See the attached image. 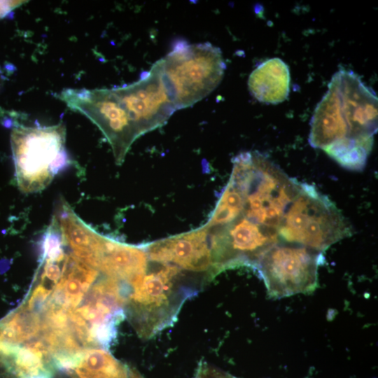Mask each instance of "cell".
<instances>
[{
    "label": "cell",
    "mask_w": 378,
    "mask_h": 378,
    "mask_svg": "<svg viewBox=\"0 0 378 378\" xmlns=\"http://www.w3.org/2000/svg\"><path fill=\"white\" fill-rule=\"evenodd\" d=\"M351 234L349 224L335 205L313 186L301 183L288 206L279 239L322 253Z\"/></svg>",
    "instance_id": "cell-4"
},
{
    "label": "cell",
    "mask_w": 378,
    "mask_h": 378,
    "mask_svg": "<svg viewBox=\"0 0 378 378\" xmlns=\"http://www.w3.org/2000/svg\"><path fill=\"white\" fill-rule=\"evenodd\" d=\"M162 82L176 110L190 107L219 85L226 69L220 49L211 43H176L157 61Z\"/></svg>",
    "instance_id": "cell-3"
},
{
    "label": "cell",
    "mask_w": 378,
    "mask_h": 378,
    "mask_svg": "<svg viewBox=\"0 0 378 378\" xmlns=\"http://www.w3.org/2000/svg\"><path fill=\"white\" fill-rule=\"evenodd\" d=\"M4 83V76L1 69L0 68V89L1 88Z\"/></svg>",
    "instance_id": "cell-17"
},
{
    "label": "cell",
    "mask_w": 378,
    "mask_h": 378,
    "mask_svg": "<svg viewBox=\"0 0 378 378\" xmlns=\"http://www.w3.org/2000/svg\"><path fill=\"white\" fill-rule=\"evenodd\" d=\"M148 260L174 265L182 271L216 276L208 232L205 227L146 246Z\"/></svg>",
    "instance_id": "cell-9"
},
{
    "label": "cell",
    "mask_w": 378,
    "mask_h": 378,
    "mask_svg": "<svg viewBox=\"0 0 378 378\" xmlns=\"http://www.w3.org/2000/svg\"><path fill=\"white\" fill-rule=\"evenodd\" d=\"M98 275L97 270L80 261L72 253L65 254L60 279L48 302L74 311Z\"/></svg>",
    "instance_id": "cell-11"
},
{
    "label": "cell",
    "mask_w": 378,
    "mask_h": 378,
    "mask_svg": "<svg viewBox=\"0 0 378 378\" xmlns=\"http://www.w3.org/2000/svg\"><path fill=\"white\" fill-rule=\"evenodd\" d=\"M148 266L146 246H132L100 236L94 268L128 285L142 276Z\"/></svg>",
    "instance_id": "cell-10"
},
{
    "label": "cell",
    "mask_w": 378,
    "mask_h": 378,
    "mask_svg": "<svg viewBox=\"0 0 378 378\" xmlns=\"http://www.w3.org/2000/svg\"><path fill=\"white\" fill-rule=\"evenodd\" d=\"M377 111L373 90L352 71L341 69L315 108L309 142L342 167L361 170L373 147Z\"/></svg>",
    "instance_id": "cell-1"
},
{
    "label": "cell",
    "mask_w": 378,
    "mask_h": 378,
    "mask_svg": "<svg viewBox=\"0 0 378 378\" xmlns=\"http://www.w3.org/2000/svg\"><path fill=\"white\" fill-rule=\"evenodd\" d=\"M322 253L298 244L278 242L256 264L268 295L281 298L309 293L318 286V269Z\"/></svg>",
    "instance_id": "cell-6"
},
{
    "label": "cell",
    "mask_w": 378,
    "mask_h": 378,
    "mask_svg": "<svg viewBox=\"0 0 378 378\" xmlns=\"http://www.w3.org/2000/svg\"><path fill=\"white\" fill-rule=\"evenodd\" d=\"M127 378H144L139 372L134 368L128 367V377Z\"/></svg>",
    "instance_id": "cell-16"
},
{
    "label": "cell",
    "mask_w": 378,
    "mask_h": 378,
    "mask_svg": "<svg viewBox=\"0 0 378 378\" xmlns=\"http://www.w3.org/2000/svg\"><path fill=\"white\" fill-rule=\"evenodd\" d=\"M288 66L280 58L269 59L259 64L250 74L248 86L258 101L276 104L285 101L290 92Z\"/></svg>",
    "instance_id": "cell-13"
},
{
    "label": "cell",
    "mask_w": 378,
    "mask_h": 378,
    "mask_svg": "<svg viewBox=\"0 0 378 378\" xmlns=\"http://www.w3.org/2000/svg\"><path fill=\"white\" fill-rule=\"evenodd\" d=\"M156 263V262H155ZM158 264L132 283L124 311L139 337L149 339L170 326L184 302L202 285L178 267Z\"/></svg>",
    "instance_id": "cell-2"
},
{
    "label": "cell",
    "mask_w": 378,
    "mask_h": 378,
    "mask_svg": "<svg viewBox=\"0 0 378 378\" xmlns=\"http://www.w3.org/2000/svg\"><path fill=\"white\" fill-rule=\"evenodd\" d=\"M113 90L139 136L164 125L176 110L155 64L139 80Z\"/></svg>",
    "instance_id": "cell-8"
},
{
    "label": "cell",
    "mask_w": 378,
    "mask_h": 378,
    "mask_svg": "<svg viewBox=\"0 0 378 378\" xmlns=\"http://www.w3.org/2000/svg\"><path fill=\"white\" fill-rule=\"evenodd\" d=\"M60 366L57 378L128 377V367L99 347L84 349Z\"/></svg>",
    "instance_id": "cell-12"
},
{
    "label": "cell",
    "mask_w": 378,
    "mask_h": 378,
    "mask_svg": "<svg viewBox=\"0 0 378 378\" xmlns=\"http://www.w3.org/2000/svg\"><path fill=\"white\" fill-rule=\"evenodd\" d=\"M22 2L19 1H0V19L6 17L15 8L19 6Z\"/></svg>",
    "instance_id": "cell-15"
},
{
    "label": "cell",
    "mask_w": 378,
    "mask_h": 378,
    "mask_svg": "<svg viewBox=\"0 0 378 378\" xmlns=\"http://www.w3.org/2000/svg\"><path fill=\"white\" fill-rule=\"evenodd\" d=\"M194 378H235L206 363H201Z\"/></svg>",
    "instance_id": "cell-14"
},
{
    "label": "cell",
    "mask_w": 378,
    "mask_h": 378,
    "mask_svg": "<svg viewBox=\"0 0 378 378\" xmlns=\"http://www.w3.org/2000/svg\"><path fill=\"white\" fill-rule=\"evenodd\" d=\"M65 127H13L10 142L19 188L33 192L46 188L55 174L64 166Z\"/></svg>",
    "instance_id": "cell-5"
},
{
    "label": "cell",
    "mask_w": 378,
    "mask_h": 378,
    "mask_svg": "<svg viewBox=\"0 0 378 378\" xmlns=\"http://www.w3.org/2000/svg\"><path fill=\"white\" fill-rule=\"evenodd\" d=\"M31 378H52V377L46 375V374H40V375L32 377Z\"/></svg>",
    "instance_id": "cell-18"
},
{
    "label": "cell",
    "mask_w": 378,
    "mask_h": 378,
    "mask_svg": "<svg viewBox=\"0 0 378 378\" xmlns=\"http://www.w3.org/2000/svg\"><path fill=\"white\" fill-rule=\"evenodd\" d=\"M58 98L72 111L94 123L109 142L115 161L120 164L133 142L139 137L112 89L63 90Z\"/></svg>",
    "instance_id": "cell-7"
}]
</instances>
